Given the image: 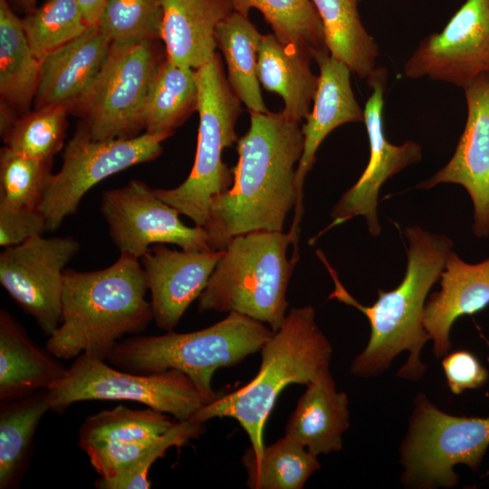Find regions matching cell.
Masks as SVG:
<instances>
[{"label":"cell","instance_id":"11","mask_svg":"<svg viewBox=\"0 0 489 489\" xmlns=\"http://www.w3.org/2000/svg\"><path fill=\"white\" fill-rule=\"evenodd\" d=\"M169 134L143 133L130 138L92 139L78 126L62 153L61 169L52 174L38 209L53 232L76 213L82 198L108 177L156 159Z\"/></svg>","mask_w":489,"mask_h":489},{"label":"cell","instance_id":"2","mask_svg":"<svg viewBox=\"0 0 489 489\" xmlns=\"http://www.w3.org/2000/svg\"><path fill=\"white\" fill-rule=\"evenodd\" d=\"M405 235L408 247L404 278L393 290H379V297L370 306L360 304L349 293L324 254L317 251L334 283L329 299H337L357 308L370 325L368 344L350 366V371L356 377L371 378L382 374L395 357L405 350L408 357L398 376L417 380L426 372L427 366L420 354L425 343L430 340L423 325L427 297L441 276L453 251V243L446 235L430 233L419 226L407 227Z\"/></svg>","mask_w":489,"mask_h":489},{"label":"cell","instance_id":"32","mask_svg":"<svg viewBox=\"0 0 489 489\" xmlns=\"http://www.w3.org/2000/svg\"><path fill=\"white\" fill-rule=\"evenodd\" d=\"M317 457L286 436L265 446L259 458L247 449L242 456L246 484L251 489H302L321 468Z\"/></svg>","mask_w":489,"mask_h":489},{"label":"cell","instance_id":"21","mask_svg":"<svg viewBox=\"0 0 489 489\" xmlns=\"http://www.w3.org/2000/svg\"><path fill=\"white\" fill-rule=\"evenodd\" d=\"M439 280L440 289L427 299L423 316L437 358L446 356L451 348L450 331L455 321L489 305V259L467 264L452 251Z\"/></svg>","mask_w":489,"mask_h":489},{"label":"cell","instance_id":"5","mask_svg":"<svg viewBox=\"0 0 489 489\" xmlns=\"http://www.w3.org/2000/svg\"><path fill=\"white\" fill-rule=\"evenodd\" d=\"M273 333L264 323L232 312L199 331H171L120 340L106 361L117 369L139 374L179 370L210 403L218 397L212 388L214 373L260 351Z\"/></svg>","mask_w":489,"mask_h":489},{"label":"cell","instance_id":"40","mask_svg":"<svg viewBox=\"0 0 489 489\" xmlns=\"http://www.w3.org/2000/svg\"><path fill=\"white\" fill-rule=\"evenodd\" d=\"M108 0H78L82 14L89 25L97 24Z\"/></svg>","mask_w":489,"mask_h":489},{"label":"cell","instance_id":"3","mask_svg":"<svg viewBox=\"0 0 489 489\" xmlns=\"http://www.w3.org/2000/svg\"><path fill=\"white\" fill-rule=\"evenodd\" d=\"M147 290L139 259L129 254L101 270L65 269L61 322L45 348L58 359L85 353L107 360L125 335L143 332L153 320Z\"/></svg>","mask_w":489,"mask_h":489},{"label":"cell","instance_id":"8","mask_svg":"<svg viewBox=\"0 0 489 489\" xmlns=\"http://www.w3.org/2000/svg\"><path fill=\"white\" fill-rule=\"evenodd\" d=\"M488 446L489 417L453 416L418 394L400 446L401 481L412 488L453 487L459 480L454 467L477 471Z\"/></svg>","mask_w":489,"mask_h":489},{"label":"cell","instance_id":"12","mask_svg":"<svg viewBox=\"0 0 489 489\" xmlns=\"http://www.w3.org/2000/svg\"><path fill=\"white\" fill-rule=\"evenodd\" d=\"M79 249L73 237L42 235L0 254L1 285L48 337L61 322L65 266Z\"/></svg>","mask_w":489,"mask_h":489},{"label":"cell","instance_id":"15","mask_svg":"<svg viewBox=\"0 0 489 489\" xmlns=\"http://www.w3.org/2000/svg\"><path fill=\"white\" fill-rule=\"evenodd\" d=\"M372 92L364 110L369 143V158L357 182L348 189L333 206L329 227L339 225L352 217H365L369 233L377 236L380 233L378 219V197L382 185L409 165L420 161L422 148L413 140L401 145L388 142L384 131V92L388 82L385 67H376L366 79Z\"/></svg>","mask_w":489,"mask_h":489},{"label":"cell","instance_id":"34","mask_svg":"<svg viewBox=\"0 0 489 489\" xmlns=\"http://www.w3.org/2000/svg\"><path fill=\"white\" fill-rule=\"evenodd\" d=\"M21 20L29 46L40 62L90 26L78 0H48Z\"/></svg>","mask_w":489,"mask_h":489},{"label":"cell","instance_id":"6","mask_svg":"<svg viewBox=\"0 0 489 489\" xmlns=\"http://www.w3.org/2000/svg\"><path fill=\"white\" fill-rule=\"evenodd\" d=\"M290 232L254 231L230 240L206 287L200 312H238L276 331L286 314V292L295 262L287 259Z\"/></svg>","mask_w":489,"mask_h":489},{"label":"cell","instance_id":"38","mask_svg":"<svg viewBox=\"0 0 489 489\" xmlns=\"http://www.w3.org/2000/svg\"><path fill=\"white\" fill-rule=\"evenodd\" d=\"M45 231L46 221L38 208L0 206V245L4 248L20 244Z\"/></svg>","mask_w":489,"mask_h":489},{"label":"cell","instance_id":"39","mask_svg":"<svg viewBox=\"0 0 489 489\" xmlns=\"http://www.w3.org/2000/svg\"><path fill=\"white\" fill-rule=\"evenodd\" d=\"M442 367L450 391L455 395L466 389L482 387L489 374L478 359L466 350L447 353L442 360Z\"/></svg>","mask_w":489,"mask_h":489},{"label":"cell","instance_id":"7","mask_svg":"<svg viewBox=\"0 0 489 489\" xmlns=\"http://www.w3.org/2000/svg\"><path fill=\"white\" fill-rule=\"evenodd\" d=\"M196 73L199 125L193 168L177 187L154 190L161 200L190 218L195 225L203 227L212 199L233 185V171L222 158L224 149L237 141L235 124L241 101L231 88L217 53Z\"/></svg>","mask_w":489,"mask_h":489},{"label":"cell","instance_id":"23","mask_svg":"<svg viewBox=\"0 0 489 489\" xmlns=\"http://www.w3.org/2000/svg\"><path fill=\"white\" fill-rule=\"evenodd\" d=\"M348 396L338 391L330 371L306 385L287 420L284 436L318 456L341 450L349 428Z\"/></svg>","mask_w":489,"mask_h":489},{"label":"cell","instance_id":"22","mask_svg":"<svg viewBox=\"0 0 489 489\" xmlns=\"http://www.w3.org/2000/svg\"><path fill=\"white\" fill-rule=\"evenodd\" d=\"M166 56L194 70L216 54V31L235 10L230 0H161Z\"/></svg>","mask_w":489,"mask_h":489},{"label":"cell","instance_id":"10","mask_svg":"<svg viewBox=\"0 0 489 489\" xmlns=\"http://www.w3.org/2000/svg\"><path fill=\"white\" fill-rule=\"evenodd\" d=\"M163 58L155 41L111 44L107 59L86 93L70 112L95 140L137 136L151 80Z\"/></svg>","mask_w":489,"mask_h":489},{"label":"cell","instance_id":"1","mask_svg":"<svg viewBox=\"0 0 489 489\" xmlns=\"http://www.w3.org/2000/svg\"><path fill=\"white\" fill-rule=\"evenodd\" d=\"M250 112V127L237 139L232 187L212 199L203 226L211 250L254 231L283 232L295 205L296 168L303 150L302 123L279 112Z\"/></svg>","mask_w":489,"mask_h":489},{"label":"cell","instance_id":"24","mask_svg":"<svg viewBox=\"0 0 489 489\" xmlns=\"http://www.w3.org/2000/svg\"><path fill=\"white\" fill-rule=\"evenodd\" d=\"M46 348L42 349L6 311H0V400L15 399L49 389L65 368Z\"/></svg>","mask_w":489,"mask_h":489},{"label":"cell","instance_id":"41","mask_svg":"<svg viewBox=\"0 0 489 489\" xmlns=\"http://www.w3.org/2000/svg\"><path fill=\"white\" fill-rule=\"evenodd\" d=\"M7 1H8V3H10V1H12L16 5L22 7L24 9H26L27 12H29V11L35 8L36 0H7Z\"/></svg>","mask_w":489,"mask_h":489},{"label":"cell","instance_id":"20","mask_svg":"<svg viewBox=\"0 0 489 489\" xmlns=\"http://www.w3.org/2000/svg\"><path fill=\"white\" fill-rule=\"evenodd\" d=\"M112 44L98 25L47 54L40 62L35 109L63 105L71 109L89 90Z\"/></svg>","mask_w":489,"mask_h":489},{"label":"cell","instance_id":"31","mask_svg":"<svg viewBox=\"0 0 489 489\" xmlns=\"http://www.w3.org/2000/svg\"><path fill=\"white\" fill-rule=\"evenodd\" d=\"M234 10L247 16L260 11L273 34L285 46L311 55L327 52L320 15L312 0H230Z\"/></svg>","mask_w":489,"mask_h":489},{"label":"cell","instance_id":"33","mask_svg":"<svg viewBox=\"0 0 489 489\" xmlns=\"http://www.w3.org/2000/svg\"><path fill=\"white\" fill-rule=\"evenodd\" d=\"M68 107L48 106L28 111L1 134L5 146L21 155L53 160L62 146L67 127Z\"/></svg>","mask_w":489,"mask_h":489},{"label":"cell","instance_id":"18","mask_svg":"<svg viewBox=\"0 0 489 489\" xmlns=\"http://www.w3.org/2000/svg\"><path fill=\"white\" fill-rule=\"evenodd\" d=\"M314 61L320 71L318 87L311 112L302 123L303 150L296 168L294 216L289 231L294 248H298L300 223L304 213V180L315 162L320 145L336 128L364 121V110L351 87L350 69L331 57L328 51L315 55Z\"/></svg>","mask_w":489,"mask_h":489},{"label":"cell","instance_id":"25","mask_svg":"<svg viewBox=\"0 0 489 489\" xmlns=\"http://www.w3.org/2000/svg\"><path fill=\"white\" fill-rule=\"evenodd\" d=\"M313 58L306 53L283 45L273 34H263L257 52L260 84L281 96L283 111L302 123L311 112L319 76L311 69Z\"/></svg>","mask_w":489,"mask_h":489},{"label":"cell","instance_id":"14","mask_svg":"<svg viewBox=\"0 0 489 489\" xmlns=\"http://www.w3.org/2000/svg\"><path fill=\"white\" fill-rule=\"evenodd\" d=\"M489 72V0H465L440 32L425 37L403 74L465 88Z\"/></svg>","mask_w":489,"mask_h":489},{"label":"cell","instance_id":"16","mask_svg":"<svg viewBox=\"0 0 489 489\" xmlns=\"http://www.w3.org/2000/svg\"><path fill=\"white\" fill-rule=\"evenodd\" d=\"M175 421L150 408L120 405L87 417L78 431V446L100 477L111 478L158 442Z\"/></svg>","mask_w":489,"mask_h":489},{"label":"cell","instance_id":"13","mask_svg":"<svg viewBox=\"0 0 489 489\" xmlns=\"http://www.w3.org/2000/svg\"><path fill=\"white\" fill-rule=\"evenodd\" d=\"M101 211L120 254L140 259L150 244H173L184 250L207 251L204 227L183 224L179 212L161 200L144 182L103 192Z\"/></svg>","mask_w":489,"mask_h":489},{"label":"cell","instance_id":"9","mask_svg":"<svg viewBox=\"0 0 489 489\" xmlns=\"http://www.w3.org/2000/svg\"><path fill=\"white\" fill-rule=\"evenodd\" d=\"M48 392L50 410L60 415L80 401L127 400L184 421L191 419L209 403L193 381L179 370L133 373L85 353L75 358L64 376Z\"/></svg>","mask_w":489,"mask_h":489},{"label":"cell","instance_id":"26","mask_svg":"<svg viewBox=\"0 0 489 489\" xmlns=\"http://www.w3.org/2000/svg\"><path fill=\"white\" fill-rule=\"evenodd\" d=\"M40 79V62L24 34L22 20L7 0H0L1 107L14 117L29 111Z\"/></svg>","mask_w":489,"mask_h":489},{"label":"cell","instance_id":"29","mask_svg":"<svg viewBox=\"0 0 489 489\" xmlns=\"http://www.w3.org/2000/svg\"><path fill=\"white\" fill-rule=\"evenodd\" d=\"M196 70L182 67L167 56L149 84L141 112V125L149 134H169L197 110Z\"/></svg>","mask_w":489,"mask_h":489},{"label":"cell","instance_id":"17","mask_svg":"<svg viewBox=\"0 0 489 489\" xmlns=\"http://www.w3.org/2000/svg\"><path fill=\"white\" fill-rule=\"evenodd\" d=\"M467 117L450 160L417 187L452 183L465 188L474 206L475 236H489V72L465 88Z\"/></svg>","mask_w":489,"mask_h":489},{"label":"cell","instance_id":"36","mask_svg":"<svg viewBox=\"0 0 489 489\" xmlns=\"http://www.w3.org/2000/svg\"><path fill=\"white\" fill-rule=\"evenodd\" d=\"M161 0H108L97 24L113 43L131 44L161 39Z\"/></svg>","mask_w":489,"mask_h":489},{"label":"cell","instance_id":"19","mask_svg":"<svg viewBox=\"0 0 489 489\" xmlns=\"http://www.w3.org/2000/svg\"><path fill=\"white\" fill-rule=\"evenodd\" d=\"M223 254L224 250L177 251L156 244L140 257L158 328L174 330L206 287Z\"/></svg>","mask_w":489,"mask_h":489},{"label":"cell","instance_id":"4","mask_svg":"<svg viewBox=\"0 0 489 489\" xmlns=\"http://www.w3.org/2000/svg\"><path fill=\"white\" fill-rule=\"evenodd\" d=\"M261 365L242 388L204 405L191 419H235L246 432L255 458L265 447L264 428L281 392L292 384L307 385L330 371L332 346L316 323L312 306L292 308L281 327L261 349Z\"/></svg>","mask_w":489,"mask_h":489},{"label":"cell","instance_id":"28","mask_svg":"<svg viewBox=\"0 0 489 489\" xmlns=\"http://www.w3.org/2000/svg\"><path fill=\"white\" fill-rule=\"evenodd\" d=\"M320 15L325 45L331 57L351 73L367 79L375 70L379 48L364 27L360 0H312Z\"/></svg>","mask_w":489,"mask_h":489},{"label":"cell","instance_id":"37","mask_svg":"<svg viewBox=\"0 0 489 489\" xmlns=\"http://www.w3.org/2000/svg\"><path fill=\"white\" fill-rule=\"evenodd\" d=\"M206 431L204 422L194 419L176 420L168 431L147 449L134 463L111 478L100 477L94 485L98 489H148L151 487L149 472L152 465L163 457L171 447H181Z\"/></svg>","mask_w":489,"mask_h":489},{"label":"cell","instance_id":"30","mask_svg":"<svg viewBox=\"0 0 489 489\" xmlns=\"http://www.w3.org/2000/svg\"><path fill=\"white\" fill-rule=\"evenodd\" d=\"M215 37L234 92L249 111L268 112L257 74V52L263 34L247 16L234 11L218 24Z\"/></svg>","mask_w":489,"mask_h":489},{"label":"cell","instance_id":"35","mask_svg":"<svg viewBox=\"0 0 489 489\" xmlns=\"http://www.w3.org/2000/svg\"><path fill=\"white\" fill-rule=\"evenodd\" d=\"M53 160H42L16 153L7 147L0 150V206L38 208L53 174Z\"/></svg>","mask_w":489,"mask_h":489},{"label":"cell","instance_id":"42","mask_svg":"<svg viewBox=\"0 0 489 489\" xmlns=\"http://www.w3.org/2000/svg\"><path fill=\"white\" fill-rule=\"evenodd\" d=\"M484 476H489V471L486 472V474L484 475Z\"/></svg>","mask_w":489,"mask_h":489},{"label":"cell","instance_id":"27","mask_svg":"<svg viewBox=\"0 0 489 489\" xmlns=\"http://www.w3.org/2000/svg\"><path fill=\"white\" fill-rule=\"evenodd\" d=\"M50 410L48 389L0 404V489L20 485L34 450V437Z\"/></svg>","mask_w":489,"mask_h":489}]
</instances>
